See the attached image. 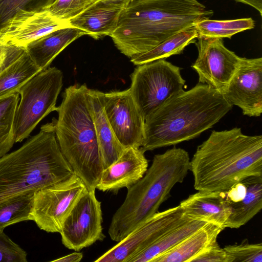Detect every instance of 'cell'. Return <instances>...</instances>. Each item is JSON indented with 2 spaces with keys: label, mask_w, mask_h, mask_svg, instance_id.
<instances>
[{
  "label": "cell",
  "mask_w": 262,
  "mask_h": 262,
  "mask_svg": "<svg viewBox=\"0 0 262 262\" xmlns=\"http://www.w3.org/2000/svg\"><path fill=\"white\" fill-rule=\"evenodd\" d=\"M232 107L222 94L199 83L169 97L145 120V152L194 139L212 127Z\"/></svg>",
  "instance_id": "1"
},
{
  "label": "cell",
  "mask_w": 262,
  "mask_h": 262,
  "mask_svg": "<svg viewBox=\"0 0 262 262\" xmlns=\"http://www.w3.org/2000/svg\"><path fill=\"white\" fill-rule=\"evenodd\" d=\"M213 14L198 0H134L123 11L110 36L130 58Z\"/></svg>",
  "instance_id": "2"
},
{
  "label": "cell",
  "mask_w": 262,
  "mask_h": 262,
  "mask_svg": "<svg viewBox=\"0 0 262 262\" xmlns=\"http://www.w3.org/2000/svg\"><path fill=\"white\" fill-rule=\"evenodd\" d=\"M189 170L198 191H226L251 176H262V136L235 127L213 130L197 147Z\"/></svg>",
  "instance_id": "3"
},
{
  "label": "cell",
  "mask_w": 262,
  "mask_h": 262,
  "mask_svg": "<svg viewBox=\"0 0 262 262\" xmlns=\"http://www.w3.org/2000/svg\"><path fill=\"white\" fill-rule=\"evenodd\" d=\"M74 175L60 149L53 122L46 124L19 148L0 158V205Z\"/></svg>",
  "instance_id": "4"
},
{
  "label": "cell",
  "mask_w": 262,
  "mask_h": 262,
  "mask_svg": "<svg viewBox=\"0 0 262 262\" xmlns=\"http://www.w3.org/2000/svg\"><path fill=\"white\" fill-rule=\"evenodd\" d=\"M187 151L173 148L156 155L143 177L127 188L126 198L113 216L108 233L119 242L139 224L158 212L170 191L183 182L190 167Z\"/></svg>",
  "instance_id": "5"
},
{
  "label": "cell",
  "mask_w": 262,
  "mask_h": 262,
  "mask_svg": "<svg viewBox=\"0 0 262 262\" xmlns=\"http://www.w3.org/2000/svg\"><path fill=\"white\" fill-rule=\"evenodd\" d=\"M85 84L66 88L58 118L53 120L60 149L75 174L89 190H95L104 169Z\"/></svg>",
  "instance_id": "6"
},
{
  "label": "cell",
  "mask_w": 262,
  "mask_h": 262,
  "mask_svg": "<svg viewBox=\"0 0 262 262\" xmlns=\"http://www.w3.org/2000/svg\"><path fill=\"white\" fill-rule=\"evenodd\" d=\"M62 85V72L52 67L37 74L18 90L20 100L14 121L15 143L27 138L42 119L57 111Z\"/></svg>",
  "instance_id": "7"
},
{
  "label": "cell",
  "mask_w": 262,
  "mask_h": 262,
  "mask_svg": "<svg viewBox=\"0 0 262 262\" xmlns=\"http://www.w3.org/2000/svg\"><path fill=\"white\" fill-rule=\"evenodd\" d=\"M130 78L131 95L145 120L185 85L180 68L165 59L138 65Z\"/></svg>",
  "instance_id": "8"
},
{
  "label": "cell",
  "mask_w": 262,
  "mask_h": 262,
  "mask_svg": "<svg viewBox=\"0 0 262 262\" xmlns=\"http://www.w3.org/2000/svg\"><path fill=\"white\" fill-rule=\"evenodd\" d=\"M88 189L76 174L70 179L34 193L32 221L40 229L60 233L63 224L79 199Z\"/></svg>",
  "instance_id": "9"
},
{
  "label": "cell",
  "mask_w": 262,
  "mask_h": 262,
  "mask_svg": "<svg viewBox=\"0 0 262 262\" xmlns=\"http://www.w3.org/2000/svg\"><path fill=\"white\" fill-rule=\"evenodd\" d=\"M188 218L180 205L158 212L132 231L95 262H127L163 234Z\"/></svg>",
  "instance_id": "10"
},
{
  "label": "cell",
  "mask_w": 262,
  "mask_h": 262,
  "mask_svg": "<svg viewBox=\"0 0 262 262\" xmlns=\"http://www.w3.org/2000/svg\"><path fill=\"white\" fill-rule=\"evenodd\" d=\"M97 92L107 120L120 144L125 148H140L144 141L145 118L129 89Z\"/></svg>",
  "instance_id": "11"
},
{
  "label": "cell",
  "mask_w": 262,
  "mask_h": 262,
  "mask_svg": "<svg viewBox=\"0 0 262 262\" xmlns=\"http://www.w3.org/2000/svg\"><path fill=\"white\" fill-rule=\"evenodd\" d=\"M101 202L95 190H87L77 201L65 220L60 232L62 244L67 248L80 251L102 241Z\"/></svg>",
  "instance_id": "12"
},
{
  "label": "cell",
  "mask_w": 262,
  "mask_h": 262,
  "mask_svg": "<svg viewBox=\"0 0 262 262\" xmlns=\"http://www.w3.org/2000/svg\"><path fill=\"white\" fill-rule=\"evenodd\" d=\"M197 38L198 56L191 67L199 75V83L207 84L222 94L242 57L225 47L222 38Z\"/></svg>",
  "instance_id": "13"
},
{
  "label": "cell",
  "mask_w": 262,
  "mask_h": 262,
  "mask_svg": "<svg viewBox=\"0 0 262 262\" xmlns=\"http://www.w3.org/2000/svg\"><path fill=\"white\" fill-rule=\"evenodd\" d=\"M222 94L230 104L241 108L243 115L259 117L262 113V58L242 57Z\"/></svg>",
  "instance_id": "14"
},
{
  "label": "cell",
  "mask_w": 262,
  "mask_h": 262,
  "mask_svg": "<svg viewBox=\"0 0 262 262\" xmlns=\"http://www.w3.org/2000/svg\"><path fill=\"white\" fill-rule=\"evenodd\" d=\"M70 26L68 21L55 18L47 10L21 11L0 30V41L5 44L26 48L30 42L56 30Z\"/></svg>",
  "instance_id": "15"
},
{
  "label": "cell",
  "mask_w": 262,
  "mask_h": 262,
  "mask_svg": "<svg viewBox=\"0 0 262 262\" xmlns=\"http://www.w3.org/2000/svg\"><path fill=\"white\" fill-rule=\"evenodd\" d=\"M144 151L140 148H126L120 156L104 169L96 189L102 191H117L128 188L146 171L148 163Z\"/></svg>",
  "instance_id": "16"
},
{
  "label": "cell",
  "mask_w": 262,
  "mask_h": 262,
  "mask_svg": "<svg viewBox=\"0 0 262 262\" xmlns=\"http://www.w3.org/2000/svg\"><path fill=\"white\" fill-rule=\"evenodd\" d=\"M129 3L125 1L98 0L68 22L71 27L83 31L86 35L95 39L110 36Z\"/></svg>",
  "instance_id": "17"
},
{
  "label": "cell",
  "mask_w": 262,
  "mask_h": 262,
  "mask_svg": "<svg viewBox=\"0 0 262 262\" xmlns=\"http://www.w3.org/2000/svg\"><path fill=\"white\" fill-rule=\"evenodd\" d=\"M179 205L188 219L202 220L224 229L231 213L226 191H198L182 201Z\"/></svg>",
  "instance_id": "18"
},
{
  "label": "cell",
  "mask_w": 262,
  "mask_h": 262,
  "mask_svg": "<svg viewBox=\"0 0 262 262\" xmlns=\"http://www.w3.org/2000/svg\"><path fill=\"white\" fill-rule=\"evenodd\" d=\"M84 35L83 31L76 28H62L30 42L25 48L33 61L43 71L65 48Z\"/></svg>",
  "instance_id": "19"
},
{
  "label": "cell",
  "mask_w": 262,
  "mask_h": 262,
  "mask_svg": "<svg viewBox=\"0 0 262 262\" xmlns=\"http://www.w3.org/2000/svg\"><path fill=\"white\" fill-rule=\"evenodd\" d=\"M97 91L89 89L87 97L105 169L120 156L125 148L119 142L112 129Z\"/></svg>",
  "instance_id": "20"
},
{
  "label": "cell",
  "mask_w": 262,
  "mask_h": 262,
  "mask_svg": "<svg viewBox=\"0 0 262 262\" xmlns=\"http://www.w3.org/2000/svg\"><path fill=\"white\" fill-rule=\"evenodd\" d=\"M224 228L207 223L152 262H191L217 241Z\"/></svg>",
  "instance_id": "21"
},
{
  "label": "cell",
  "mask_w": 262,
  "mask_h": 262,
  "mask_svg": "<svg viewBox=\"0 0 262 262\" xmlns=\"http://www.w3.org/2000/svg\"><path fill=\"white\" fill-rule=\"evenodd\" d=\"M208 222L188 219L163 234L149 246L131 257L127 262H152Z\"/></svg>",
  "instance_id": "22"
},
{
  "label": "cell",
  "mask_w": 262,
  "mask_h": 262,
  "mask_svg": "<svg viewBox=\"0 0 262 262\" xmlns=\"http://www.w3.org/2000/svg\"><path fill=\"white\" fill-rule=\"evenodd\" d=\"M247 186L245 198L230 203L231 213L225 228H238L257 214L262 208V176H251L243 180Z\"/></svg>",
  "instance_id": "23"
},
{
  "label": "cell",
  "mask_w": 262,
  "mask_h": 262,
  "mask_svg": "<svg viewBox=\"0 0 262 262\" xmlns=\"http://www.w3.org/2000/svg\"><path fill=\"white\" fill-rule=\"evenodd\" d=\"M41 71L25 49L0 72V99L17 93L28 80Z\"/></svg>",
  "instance_id": "24"
},
{
  "label": "cell",
  "mask_w": 262,
  "mask_h": 262,
  "mask_svg": "<svg viewBox=\"0 0 262 262\" xmlns=\"http://www.w3.org/2000/svg\"><path fill=\"white\" fill-rule=\"evenodd\" d=\"M198 33L192 27L171 36L151 50L130 58L135 65H140L161 59H165L173 55L181 54L185 47L195 42Z\"/></svg>",
  "instance_id": "25"
},
{
  "label": "cell",
  "mask_w": 262,
  "mask_h": 262,
  "mask_svg": "<svg viewBox=\"0 0 262 262\" xmlns=\"http://www.w3.org/2000/svg\"><path fill=\"white\" fill-rule=\"evenodd\" d=\"M198 37L204 38H231L241 32L255 27V21L251 17L230 20H213L203 17L193 24Z\"/></svg>",
  "instance_id": "26"
},
{
  "label": "cell",
  "mask_w": 262,
  "mask_h": 262,
  "mask_svg": "<svg viewBox=\"0 0 262 262\" xmlns=\"http://www.w3.org/2000/svg\"><path fill=\"white\" fill-rule=\"evenodd\" d=\"M19 99L18 93L0 99V158L7 154L15 143L14 121Z\"/></svg>",
  "instance_id": "27"
},
{
  "label": "cell",
  "mask_w": 262,
  "mask_h": 262,
  "mask_svg": "<svg viewBox=\"0 0 262 262\" xmlns=\"http://www.w3.org/2000/svg\"><path fill=\"white\" fill-rule=\"evenodd\" d=\"M35 193H28L0 205V231L14 224L32 220L31 212Z\"/></svg>",
  "instance_id": "28"
},
{
  "label": "cell",
  "mask_w": 262,
  "mask_h": 262,
  "mask_svg": "<svg viewBox=\"0 0 262 262\" xmlns=\"http://www.w3.org/2000/svg\"><path fill=\"white\" fill-rule=\"evenodd\" d=\"M55 1L0 0V30L19 12H38L47 10Z\"/></svg>",
  "instance_id": "29"
},
{
  "label": "cell",
  "mask_w": 262,
  "mask_h": 262,
  "mask_svg": "<svg viewBox=\"0 0 262 262\" xmlns=\"http://www.w3.org/2000/svg\"><path fill=\"white\" fill-rule=\"evenodd\" d=\"M97 0H55L47 10L55 18L64 21L76 17Z\"/></svg>",
  "instance_id": "30"
},
{
  "label": "cell",
  "mask_w": 262,
  "mask_h": 262,
  "mask_svg": "<svg viewBox=\"0 0 262 262\" xmlns=\"http://www.w3.org/2000/svg\"><path fill=\"white\" fill-rule=\"evenodd\" d=\"M224 249L233 258V262H262V244H250L246 238L238 244Z\"/></svg>",
  "instance_id": "31"
},
{
  "label": "cell",
  "mask_w": 262,
  "mask_h": 262,
  "mask_svg": "<svg viewBox=\"0 0 262 262\" xmlns=\"http://www.w3.org/2000/svg\"><path fill=\"white\" fill-rule=\"evenodd\" d=\"M27 255L4 231H0V262H27Z\"/></svg>",
  "instance_id": "32"
},
{
  "label": "cell",
  "mask_w": 262,
  "mask_h": 262,
  "mask_svg": "<svg viewBox=\"0 0 262 262\" xmlns=\"http://www.w3.org/2000/svg\"><path fill=\"white\" fill-rule=\"evenodd\" d=\"M233 258L217 241L193 258L191 262H233Z\"/></svg>",
  "instance_id": "33"
},
{
  "label": "cell",
  "mask_w": 262,
  "mask_h": 262,
  "mask_svg": "<svg viewBox=\"0 0 262 262\" xmlns=\"http://www.w3.org/2000/svg\"><path fill=\"white\" fill-rule=\"evenodd\" d=\"M246 192V185L242 181L226 191V198L230 203H235L240 202L245 198Z\"/></svg>",
  "instance_id": "34"
},
{
  "label": "cell",
  "mask_w": 262,
  "mask_h": 262,
  "mask_svg": "<svg viewBox=\"0 0 262 262\" xmlns=\"http://www.w3.org/2000/svg\"><path fill=\"white\" fill-rule=\"evenodd\" d=\"M83 257V254L81 252H73L63 257L52 260L51 261L56 262H79Z\"/></svg>",
  "instance_id": "35"
},
{
  "label": "cell",
  "mask_w": 262,
  "mask_h": 262,
  "mask_svg": "<svg viewBox=\"0 0 262 262\" xmlns=\"http://www.w3.org/2000/svg\"><path fill=\"white\" fill-rule=\"evenodd\" d=\"M238 3L249 5L258 11L262 16V0H234Z\"/></svg>",
  "instance_id": "36"
},
{
  "label": "cell",
  "mask_w": 262,
  "mask_h": 262,
  "mask_svg": "<svg viewBox=\"0 0 262 262\" xmlns=\"http://www.w3.org/2000/svg\"><path fill=\"white\" fill-rule=\"evenodd\" d=\"M6 44L0 41V65L2 62L6 51Z\"/></svg>",
  "instance_id": "37"
},
{
  "label": "cell",
  "mask_w": 262,
  "mask_h": 262,
  "mask_svg": "<svg viewBox=\"0 0 262 262\" xmlns=\"http://www.w3.org/2000/svg\"><path fill=\"white\" fill-rule=\"evenodd\" d=\"M98 1V0H97ZM106 1H128L129 2H131L134 0H106Z\"/></svg>",
  "instance_id": "38"
}]
</instances>
